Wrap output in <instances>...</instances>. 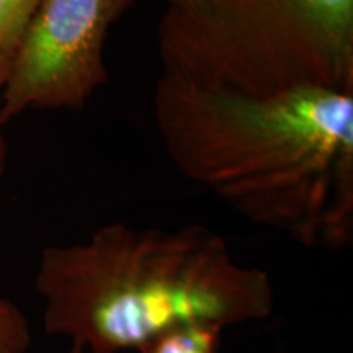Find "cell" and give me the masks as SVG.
Masks as SVG:
<instances>
[{"mask_svg":"<svg viewBox=\"0 0 353 353\" xmlns=\"http://www.w3.org/2000/svg\"><path fill=\"white\" fill-rule=\"evenodd\" d=\"M164 72L250 95L353 92V0H190L157 26Z\"/></svg>","mask_w":353,"mask_h":353,"instance_id":"obj_3","label":"cell"},{"mask_svg":"<svg viewBox=\"0 0 353 353\" xmlns=\"http://www.w3.org/2000/svg\"><path fill=\"white\" fill-rule=\"evenodd\" d=\"M32 343V332L23 312L0 296V353H25Z\"/></svg>","mask_w":353,"mask_h":353,"instance_id":"obj_7","label":"cell"},{"mask_svg":"<svg viewBox=\"0 0 353 353\" xmlns=\"http://www.w3.org/2000/svg\"><path fill=\"white\" fill-rule=\"evenodd\" d=\"M43 0H0V51L13 52Z\"/></svg>","mask_w":353,"mask_h":353,"instance_id":"obj_6","label":"cell"},{"mask_svg":"<svg viewBox=\"0 0 353 353\" xmlns=\"http://www.w3.org/2000/svg\"><path fill=\"white\" fill-rule=\"evenodd\" d=\"M221 330L213 322H187L143 343L141 353H219Z\"/></svg>","mask_w":353,"mask_h":353,"instance_id":"obj_5","label":"cell"},{"mask_svg":"<svg viewBox=\"0 0 353 353\" xmlns=\"http://www.w3.org/2000/svg\"><path fill=\"white\" fill-rule=\"evenodd\" d=\"M12 57H13V52L0 51V92H2L3 83L7 81L8 70H10V64H12ZM7 157H8L7 141L3 139V136H0V185H2L3 175H6Z\"/></svg>","mask_w":353,"mask_h":353,"instance_id":"obj_8","label":"cell"},{"mask_svg":"<svg viewBox=\"0 0 353 353\" xmlns=\"http://www.w3.org/2000/svg\"><path fill=\"white\" fill-rule=\"evenodd\" d=\"M34 286L44 330L85 353L139 348L187 322L260 321L275 303L270 276L241 265L219 234L198 224H105L83 242L46 247Z\"/></svg>","mask_w":353,"mask_h":353,"instance_id":"obj_2","label":"cell"},{"mask_svg":"<svg viewBox=\"0 0 353 353\" xmlns=\"http://www.w3.org/2000/svg\"><path fill=\"white\" fill-rule=\"evenodd\" d=\"M134 0H43L13 51L0 125L28 110H81L108 81L105 39Z\"/></svg>","mask_w":353,"mask_h":353,"instance_id":"obj_4","label":"cell"},{"mask_svg":"<svg viewBox=\"0 0 353 353\" xmlns=\"http://www.w3.org/2000/svg\"><path fill=\"white\" fill-rule=\"evenodd\" d=\"M154 118L170 161L250 223L307 247L353 241V92L250 95L164 72Z\"/></svg>","mask_w":353,"mask_h":353,"instance_id":"obj_1","label":"cell"},{"mask_svg":"<svg viewBox=\"0 0 353 353\" xmlns=\"http://www.w3.org/2000/svg\"><path fill=\"white\" fill-rule=\"evenodd\" d=\"M187 2H190V0H169V6H183Z\"/></svg>","mask_w":353,"mask_h":353,"instance_id":"obj_9","label":"cell"},{"mask_svg":"<svg viewBox=\"0 0 353 353\" xmlns=\"http://www.w3.org/2000/svg\"><path fill=\"white\" fill-rule=\"evenodd\" d=\"M69 353H85L82 350L81 347H76V345H72V348H70V352Z\"/></svg>","mask_w":353,"mask_h":353,"instance_id":"obj_10","label":"cell"}]
</instances>
